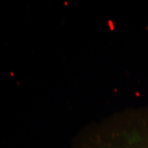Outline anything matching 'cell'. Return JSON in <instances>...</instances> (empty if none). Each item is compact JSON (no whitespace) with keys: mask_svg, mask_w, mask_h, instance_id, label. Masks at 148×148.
I'll list each match as a JSON object with an SVG mask.
<instances>
[{"mask_svg":"<svg viewBox=\"0 0 148 148\" xmlns=\"http://www.w3.org/2000/svg\"><path fill=\"white\" fill-rule=\"evenodd\" d=\"M131 123L129 130L88 135L73 148H148V108L135 115Z\"/></svg>","mask_w":148,"mask_h":148,"instance_id":"1","label":"cell"}]
</instances>
